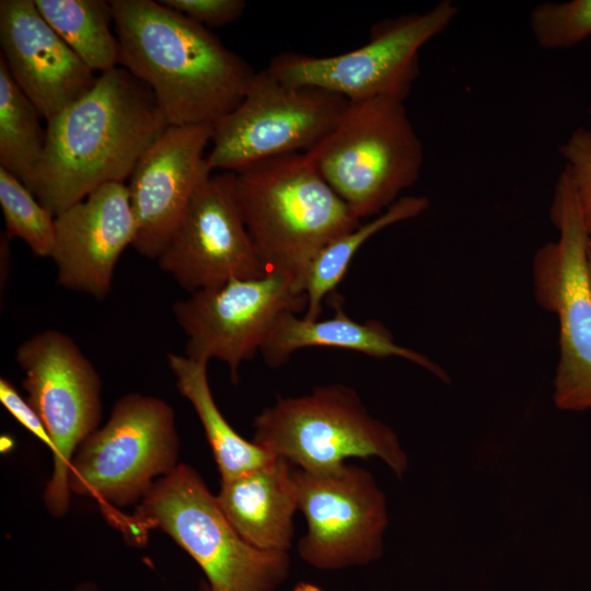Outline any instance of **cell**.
Listing matches in <instances>:
<instances>
[{"label": "cell", "mask_w": 591, "mask_h": 591, "mask_svg": "<svg viewBox=\"0 0 591 591\" xmlns=\"http://www.w3.org/2000/svg\"><path fill=\"white\" fill-rule=\"evenodd\" d=\"M32 193L55 216L107 183H125L170 127L148 85L123 67L46 123Z\"/></svg>", "instance_id": "6da1fadb"}, {"label": "cell", "mask_w": 591, "mask_h": 591, "mask_svg": "<svg viewBox=\"0 0 591 591\" xmlns=\"http://www.w3.org/2000/svg\"><path fill=\"white\" fill-rule=\"evenodd\" d=\"M118 66L152 91L170 126L213 124L256 71L208 28L153 0H109Z\"/></svg>", "instance_id": "7a4b0ae2"}, {"label": "cell", "mask_w": 591, "mask_h": 591, "mask_svg": "<svg viewBox=\"0 0 591 591\" xmlns=\"http://www.w3.org/2000/svg\"><path fill=\"white\" fill-rule=\"evenodd\" d=\"M234 174L237 202L259 259L268 271L292 276L304 292L313 258L361 220L305 153L266 159Z\"/></svg>", "instance_id": "3957f363"}, {"label": "cell", "mask_w": 591, "mask_h": 591, "mask_svg": "<svg viewBox=\"0 0 591 591\" xmlns=\"http://www.w3.org/2000/svg\"><path fill=\"white\" fill-rule=\"evenodd\" d=\"M124 528L132 536L150 528L169 534L205 572L204 591H277L289 573V553L247 543L185 464L153 484Z\"/></svg>", "instance_id": "277c9868"}, {"label": "cell", "mask_w": 591, "mask_h": 591, "mask_svg": "<svg viewBox=\"0 0 591 591\" xmlns=\"http://www.w3.org/2000/svg\"><path fill=\"white\" fill-rule=\"evenodd\" d=\"M404 103L349 101L333 130L305 153L360 220L385 211L419 178L424 147Z\"/></svg>", "instance_id": "5b68a950"}, {"label": "cell", "mask_w": 591, "mask_h": 591, "mask_svg": "<svg viewBox=\"0 0 591 591\" xmlns=\"http://www.w3.org/2000/svg\"><path fill=\"white\" fill-rule=\"evenodd\" d=\"M253 442L306 472L335 468L349 457H378L402 478L408 459L395 431L372 417L357 392L343 384L279 397L254 420Z\"/></svg>", "instance_id": "8992f818"}, {"label": "cell", "mask_w": 591, "mask_h": 591, "mask_svg": "<svg viewBox=\"0 0 591 591\" xmlns=\"http://www.w3.org/2000/svg\"><path fill=\"white\" fill-rule=\"evenodd\" d=\"M551 218L559 236L534 256V294L559 324L554 403L561 410L583 412L591 409V289L586 268L590 233L566 170L555 186Z\"/></svg>", "instance_id": "52a82bcc"}, {"label": "cell", "mask_w": 591, "mask_h": 591, "mask_svg": "<svg viewBox=\"0 0 591 591\" xmlns=\"http://www.w3.org/2000/svg\"><path fill=\"white\" fill-rule=\"evenodd\" d=\"M178 450L172 407L154 396L128 393L116 401L106 424L79 445L69 489L102 506L132 505L147 496L155 477L175 470Z\"/></svg>", "instance_id": "ba28073f"}, {"label": "cell", "mask_w": 591, "mask_h": 591, "mask_svg": "<svg viewBox=\"0 0 591 591\" xmlns=\"http://www.w3.org/2000/svg\"><path fill=\"white\" fill-rule=\"evenodd\" d=\"M457 13L453 1L443 0L425 12L376 23L369 40L356 49L323 57L282 53L266 69L285 83L321 88L348 101L405 102L419 74L420 49L443 33Z\"/></svg>", "instance_id": "9c48e42d"}, {"label": "cell", "mask_w": 591, "mask_h": 591, "mask_svg": "<svg viewBox=\"0 0 591 591\" xmlns=\"http://www.w3.org/2000/svg\"><path fill=\"white\" fill-rule=\"evenodd\" d=\"M348 100L309 85H291L256 71L240 104L212 124L210 170L237 172L256 162L306 153L335 127Z\"/></svg>", "instance_id": "30bf717a"}, {"label": "cell", "mask_w": 591, "mask_h": 591, "mask_svg": "<svg viewBox=\"0 0 591 591\" xmlns=\"http://www.w3.org/2000/svg\"><path fill=\"white\" fill-rule=\"evenodd\" d=\"M15 360L24 371L27 401L54 442V472L44 499L53 515L69 507V470L79 445L102 417V381L77 343L58 329H45L24 340Z\"/></svg>", "instance_id": "8fae6325"}, {"label": "cell", "mask_w": 591, "mask_h": 591, "mask_svg": "<svg viewBox=\"0 0 591 591\" xmlns=\"http://www.w3.org/2000/svg\"><path fill=\"white\" fill-rule=\"evenodd\" d=\"M305 309L306 296L296 279L270 270L197 290L176 301L172 311L186 336L185 356L225 362L236 383L240 364L260 351L278 317Z\"/></svg>", "instance_id": "7c38bea8"}, {"label": "cell", "mask_w": 591, "mask_h": 591, "mask_svg": "<svg viewBox=\"0 0 591 591\" xmlns=\"http://www.w3.org/2000/svg\"><path fill=\"white\" fill-rule=\"evenodd\" d=\"M294 479L298 510L308 523L298 544L305 563L321 570H339L382 556L386 499L369 471L346 463L322 472L294 467Z\"/></svg>", "instance_id": "4fadbf2b"}, {"label": "cell", "mask_w": 591, "mask_h": 591, "mask_svg": "<svg viewBox=\"0 0 591 591\" xmlns=\"http://www.w3.org/2000/svg\"><path fill=\"white\" fill-rule=\"evenodd\" d=\"M157 263L189 293L268 273L247 232L234 172L211 174L198 187Z\"/></svg>", "instance_id": "5bb4252c"}, {"label": "cell", "mask_w": 591, "mask_h": 591, "mask_svg": "<svg viewBox=\"0 0 591 591\" xmlns=\"http://www.w3.org/2000/svg\"><path fill=\"white\" fill-rule=\"evenodd\" d=\"M212 124L170 126L139 160L127 185L137 233L132 247L154 259L198 187L212 174L206 149Z\"/></svg>", "instance_id": "9a60e30c"}, {"label": "cell", "mask_w": 591, "mask_h": 591, "mask_svg": "<svg viewBox=\"0 0 591 591\" xmlns=\"http://www.w3.org/2000/svg\"><path fill=\"white\" fill-rule=\"evenodd\" d=\"M51 258L58 283L71 291L105 299L137 224L126 183H107L55 218Z\"/></svg>", "instance_id": "2e32d148"}, {"label": "cell", "mask_w": 591, "mask_h": 591, "mask_svg": "<svg viewBox=\"0 0 591 591\" xmlns=\"http://www.w3.org/2000/svg\"><path fill=\"white\" fill-rule=\"evenodd\" d=\"M0 58L46 123L88 93L97 76L59 37L34 0L0 1Z\"/></svg>", "instance_id": "e0dca14e"}, {"label": "cell", "mask_w": 591, "mask_h": 591, "mask_svg": "<svg viewBox=\"0 0 591 591\" xmlns=\"http://www.w3.org/2000/svg\"><path fill=\"white\" fill-rule=\"evenodd\" d=\"M218 505L234 530L251 545L289 552L298 510L294 466L275 456L232 479L221 480Z\"/></svg>", "instance_id": "ac0fdd59"}, {"label": "cell", "mask_w": 591, "mask_h": 591, "mask_svg": "<svg viewBox=\"0 0 591 591\" xmlns=\"http://www.w3.org/2000/svg\"><path fill=\"white\" fill-rule=\"evenodd\" d=\"M334 315L326 320H308L294 312L281 314L267 335L260 354L267 366L278 368L300 349L327 347L352 350L374 358L398 357L428 370L444 383L448 374L432 360L394 341L380 322H358L349 317L334 293Z\"/></svg>", "instance_id": "d6986e66"}, {"label": "cell", "mask_w": 591, "mask_h": 591, "mask_svg": "<svg viewBox=\"0 0 591 591\" xmlns=\"http://www.w3.org/2000/svg\"><path fill=\"white\" fill-rule=\"evenodd\" d=\"M166 358L178 392L192 404L204 427L221 480L241 476L275 457L253 441L242 438L225 420L210 390L208 363L174 352Z\"/></svg>", "instance_id": "ffe728a7"}, {"label": "cell", "mask_w": 591, "mask_h": 591, "mask_svg": "<svg viewBox=\"0 0 591 591\" xmlns=\"http://www.w3.org/2000/svg\"><path fill=\"white\" fill-rule=\"evenodd\" d=\"M428 207L429 200L425 196L401 197L369 222L340 235L321 250L304 277L306 309L303 316L308 320L320 318L323 300L334 293L354 256L370 237L392 224L421 215Z\"/></svg>", "instance_id": "44dd1931"}, {"label": "cell", "mask_w": 591, "mask_h": 591, "mask_svg": "<svg viewBox=\"0 0 591 591\" xmlns=\"http://www.w3.org/2000/svg\"><path fill=\"white\" fill-rule=\"evenodd\" d=\"M35 5L76 55L94 72L118 67L113 10L104 0H34Z\"/></svg>", "instance_id": "7402d4cb"}, {"label": "cell", "mask_w": 591, "mask_h": 591, "mask_svg": "<svg viewBox=\"0 0 591 591\" xmlns=\"http://www.w3.org/2000/svg\"><path fill=\"white\" fill-rule=\"evenodd\" d=\"M42 116L0 58V166L31 192L42 161L46 129Z\"/></svg>", "instance_id": "603a6c76"}, {"label": "cell", "mask_w": 591, "mask_h": 591, "mask_svg": "<svg viewBox=\"0 0 591 591\" xmlns=\"http://www.w3.org/2000/svg\"><path fill=\"white\" fill-rule=\"evenodd\" d=\"M0 206L8 239H21L36 256L51 257L56 216L14 175L0 166Z\"/></svg>", "instance_id": "cb8c5ba5"}, {"label": "cell", "mask_w": 591, "mask_h": 591, "mask_svg": "<svg viewBox=\"0 0 591 591\" xmlns=\"http://www.w3.org/2000/svg\"><path fill=\"white\" fill-rule=\"evenodd\" d=\"M529 25L541 48H570L591 36V0L542 2L531 11Z\"/></svg>", "instance_id": "d4e9b609"}, {"label": "cell", "mask_w": 591, "mask_h": 591, "mask_svg": "<svg viewBox=\"0 0 591 591\" xmlns=\"http://www.w3.org/2000/svg\"><path fill=\"white\" fill-rule=\"evenodd\" d=\"M575 186L586 227L591 234V131L577 128L559 148Z\"/></svg>", "instance_id": "484cf974"}, {"label": "cell", "mask_w": 591, "mask_h": 591, "mask_svg": "<svg viewBox=\"0 0 591 591\" xmlns=\"http://www.w3.org/2000/svg\"><path fill=\"white\" fill-rule=\"evenodd\" d=\"M165 7L206 27H220L242 16L244 0H159Z\"/></svg>", "instance_id": "4316f807"}, {"label": "cell", "mask_w": 591, "mask_h": 591, "mask_svg": "<svg viewBox=\"0 0 591 591\" xmlns=\"http://www.w3.org/2000/svg\"><path fill=\"white\" fill-rule=\"evenodd\" d=\"M0 402L24 428L54 451V442L42 418L5 378L0 379Z\"/></svg>", "instance_id": "83f0119b"}, {"label": "cell", "mask_w": 591, "mask_h": 591, "mask_svg": "<svg viewBox=\"0 0 591 591\" xmlns=\"http://www.w3.org/2000/svg\"><path fill=\"white\" fill-rule=\"evenodd\" d=\"M586 268L588 280L591 289V234L588 240L587 250H586Z\"/></svg>", "instance_id": "f1b7e54d"}, {"label": "cell", "mask_w": 591, "mask_h": 591, "mask_svg": "<svg viewBox=\"0 0 591 591\" xmlns=\"http://www.w3.org/2000/svg\"><path fill=\"white\" fill-rule=\"evenodd\" d=\"M291 591H323L320 587L310 582H299Z\"/></svg>", "instance_id": "f546056e"}, {"label": "cell", "mask_w": 591, "mask_h": 591, "mask_svg": "<svg viewBox=\"0 0 591 591\" xmlns=\"http://www.w3.org/2000/svg\"><path fill=\"white\" fill-rule=\"evenodd\" d=\"M77 591H95V589L92 586H86L85 584V586H82V587L78 588Z\"/></svg>", "instance_id": "4dcf8cb0"}, {"label": "cell", "mask_w": 591, "mask_h": 591, "mask_svg": "<svg viewBox=\"0 0 591 591\" xmlns=\"http://www.w3.org/2000/svg\"><path fill=\"white\" fill-rule=\"evenodd\" d=\"M589 114L591 116V103H590V106H589Z\"/></svg>", "instance_id": "1f68e13d"}]
</instances>
